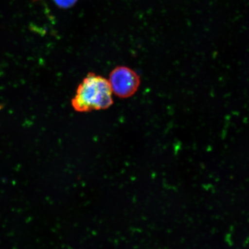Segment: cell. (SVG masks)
Masks as SVG:
<instances>
[{
  "label": "cell",
  "instance_id": "3",
  "mask_svg": "<svg viewBox=\"0 0 249 249\" xmlns=\"http://www.w3.org/2000/svg\"><path fill=\"white\" fill-rule=\"evenodd\" d=\"M54 1L60 7L67 8L72 5L77 0H54Z\"/></svg>",
  "mask_w": 249,
  "mask_h": 249
},
{
  "label": "cell",
  "instance_id": "2",
  "mask_svg": "<svg viewBox=\"0 0 249 249\" xmlns=\"http://www.w3.org/2000/svg\"><path fill=\"white\" fill-rule=\"evenodd\" d=\"M111 91L120 98L131 97L138 91L140 77L130 68L119 66L111 71L108 80Z\"/></svg>",
  "mask_w": 249,
  "mask_h": 249
},
{
  "label": "cell",
  "instance_id": "1",
  "mask_svg": "<svg viewBox=\"0 0 249 249\" xmlns=\"http://www.w3.org/2000/svg\"><path fill=\"white\" fill-rule=\"evenodd\" d=\"M113 104V92L108 80L93 73L83 80L71 100L74 110L80 113L105 110Z\"/></svg>",
  "mask_w": 249,
  "mask_h": 249
}]
</instances>
